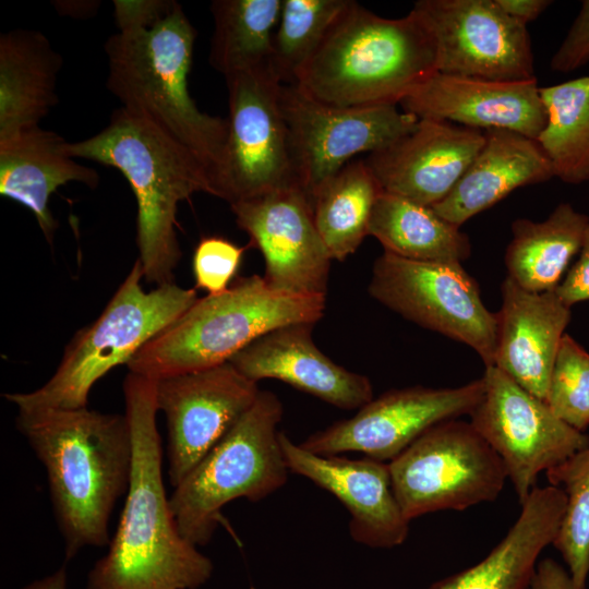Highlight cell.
I'll use <instances>...</instances> for the list:
<instances>
[{
  "label": "cell",
  "mask_w": 589,
  "mask_h": 589,
  "mask_svg": "<svg viewBox=\"0 0 589 589\" xmlns=\"http://www.w3.org/2000/svg\"><path fill=\"white\" fill-rule=\"evenodd\" d=\"M132 473L108 552L88 573L86 589H197L213 562L179 531L163 478L156 381L129 372L123 382Z\"/></svg>",
  "instance_id": "1"
},
{
  "label": "cell",
  "mask_w": 589,
  "mask_h": 589,
  "mask_svg": "<svg viewBox=\"0 0 589 589\" xmlns=\"http://www.w3.org/2000/svg\"><path fill=\"white\" fill-rule=\"evenodd\" d=\"M16 428L41 462L65 560L110 543L109 521L129 490L133 443L125 413L20 409Z\"/></svg>",
  "instance_id": "2"
},
{
  "label": "cell",
  "mask_w": 589,
  "mask_h": 589,
  "mask_svg": "<svg viewBox=\"0 0 589 589\" xmlns=\"http://www.w3.org/2000/svg\"><path fill=\"white\" fill-rule=\"evenodd\" d=\"M196 31L181 4L164 0L118 27L105 44L107 88L121 107L189 149L208 172L213 196L228 135L227 118L201 111L188 88Z\"/></svg>",
  "instance_id": "3"
},
{
  "label": "cell",
  "mask_w": 589,
  "mask_h": 589,
  "mask_svg": "<svg viewBox=\"0 0 589 589\" xmlns=\"http://www.w3.org/2000/svg\"><path fill=\"white\" fill-rule=\"evenodd\" d=\"M73 158L118 169L136 201V245L143 279L161 286L173 283L181 259L177 238L180 202L197 192L213 194L203 164L184 146L145 118L120 107L97 134L69 142Z\"/></svg>",
  "instance_id": "4"
},
{
  "label": "cell",
  "mask_w": 589,
  "mask_h": 589,
  "mask_svg": "<svg viewBox=\"0 0 589 589\" xmlns=\"http://www.w3.org/2000/svg\"><path fill=\"white\" fill-rule=\"evenodd\" d=\"M435 72L433 38L412 10L386 19L351 1L293 85L337 107L398 105Z\"/></svg>",
  "instance_id": "5"
},
{
  "label": "cell",
  "mask_w": 589,
  "mask_h": 589,
  "mask_svg": "<svg viewBox=\"0 0 589 589\" xmlns=\"http://www.w3.org/2000/svg\"><path fill=\"white\" fill-rule=\"evenodd\" d=\"M325 306V296L281 293L263 276L239 277L226 291L197 299L127 365L155 381L214 368L280 326L315 324Z\"/></svg>",
  "instance_id": "6"
},
{
  "label": "cell",
  "mask_w": 589,
  "mask_h": 589,
  "mask_svg": "<svg viewBox=\"0 0 589 589\" xmlns=\"http://www.w3.org/2000/svg\"><path fill=\"white\" fill-rule=\"evenodd\" d=\"M136 259L101 314L67 345L53 375L28 393L3 397L20 409L87 407L91 389L120 364H128L152 338L177 321L199 298L194 288L175 283L146 291Z\"/></svg>",
  "instance_id": "7"
},
{
  "label": "cell",
  "mask_w": 589,
  "mask_h": 589,
  "mask_svg": "<svg viewBox=\"0 0 589 589\" xmlns=\"http://www.w3.org/2000/svg\"><path fill=\"white\" fill-rule=\"evenodd\" d=\"M283 412L279 398L261 389L237 423L173 488L170 508L188 541L207 544L229 502H259L286 484L290 471L278 431Z\"/></svg>",
  "instance_id": "8"
},
{
  "label": "cell",
  "mask_w": 589,
  "mask_h": 589,
  "mask_svg": "<svg viewBox=\"0 0 589 589\" xmlns=\"http://www.w3.org/2000/svg\"><path fill=\"white\" fill-rule=\"evenodd\" d=\"M388 466L395 496L410 521L492 502L508 479L497 454L470 421L459 419L433 425Z\"/></svg>",
  "instance_id": "9"
},
{
  "label": "cell",
  "mask_w": 589,
  "mask_h": 589,
  "mask_svg": "<svg viewBox=\"0 0 589 589\" xmlns=\"http://www.w3.org/2000/svg\"><path fill=\"white\" fill-rule=\"evenodd\" d=\"M369 293L408 321L472 348L485 366L494 364L497 312L484 305L478 283L460 263L383 252L374 261Z\"/></svg>",
  "instance_id": "10"
},
{
  "label": "cell",
  "mask_w": 589,
  "mask_h": 589,
  "mask_svg": "<svg viewBox=\"0 0 589 589\" xmlns=\"http://www.w3.org/2000/svg\"><path fill=\"white\" fill-rule=\"evenodd\" d=\"M228 135L214 196L230 204L299 188L292 167L280 86L271 68L225 76Z\"/></svg>",
  "instance_id": "11"
},
{
  "label": "cell",
  "mask_w": 589,
  "mask_h": 589,
  "mask_svg": "<svg viewBox=\"0 0 589 589\" xmlns=\"http://www.w3.org/2000/svg\"><path fill=\"white\" fill-rule=\"evenodd\" d=\"M280 104L296 182L312 205L318 190L353 156L389 146L410 132L419 120L398 105H327L309 97L296 85L281 84Z\"/></svg>",
  "instance_id": "12"
},
{
  "label": "cell",
  "mask_w": 589,
  "mask_h": 589,
  "mask_svg": "<svg viewBox=\"0 0 589 589\" xmlns=\"http://www.w3.org/2000/svg\"><path fill=\"white\" fill-rule=\"evenodd\" d=\"M484 393L470 422L501 458L519 503L538 476L589 446V435L561 420L549 405L495 365L485 366Z\"/></svg>",
  "instance_id": "13"
},
{
  "label": "cell",
  "mask_w": 589,
  "mask_h": 589,
  "mask_svg": "<svg viewBox=\"0 0 589 589\" xmlns=\"http://www.w3.org/2000/svg\"><path fill=\"white\" fill-rule=\"evenodd\" d=\"M412 11L433 38L436 72L493 81L536 79L527 26L495 0H419Z\"/></svg>",
  "instance_id": "14"
},
{
  "label": "cell",
  "mask_w": 589,
  "mask_h": 589,
  "mask_svg": "<svg viewBox=\"0 0 589 589\" xmlns=\"http://www.w3.org/2000/svg\"><path fill=\"white\" fill-rule=\"evenodd\" d=\"M484 393L479 378L462 386H412L387 390L354 416L309 435L300 445L314 454L362 453L389 462L433 425L473 411Z\"/></svg>",
  "instance_id": "15"
},
{
  "label": "cell",
  "mask_w": 589,
  "mask_h": 589,
  "mask_svg": "<svg viewBox=\"0 0 589 589\" xmlns=\"http://www.w3.org/2000/svg\"><path fill=\"white\" fill-rule=\"evenodd\" d=\"M260 390L230 362L156 381V405L167 424V473L172 488L237 423Z\"/></svg>",
  "instance_id": "16"
},
{
  "label": "cell",
  "mask_w": 589,
  "mask_h": 589,
  "mask_svg": "<svg viewBox=\"0 0 589 589\" xmlns=\"http://www.w3.org/2000/svg\"><path fill=\"white\" fill-rule=\"evenodd\" d=\"M236 223L261 251L266 284L294 296H325L333 261L316 229L313 205L300 188L230 204Z\"/></svg>",
  "instance_id": "17"
},
{
  "label": "cell",
  "mask_w": 589,
  "mask_h": 589,
  "mask_svg": "<svg viewBox=\"0 0 589 589\" xmlns=\"http://www.w3.org/2000/svg\"><path fill=\"white\" fill-rule=\"evenodd\" d=\"M279 438L289 471L329 492L348 510L349 532L356 542L392 549L406 541L410 520L395 496L388 462L317 455L283 432Z\"/></svg>",
  "instance_id": "18"
},
{
  "label": "cell",
  "mask_w": 589,
  "mask_h": 589,
  "mask_svg": "<svg viewBox=\"0 0 589 589\" xmlns=\"http://www.w3.org/2000/svg\"><path fill=\"white\" fill-rule=\"evenodd\" d=\"M484 142V132L443 120L416 127L364 160L383 192L433 207L455 188Z\"/></svg>",
  "instance_id": "19"
},
{
  "label": "cell",
  "mask_w": 589,
  "mask_h": 589,
  "mask_svg": "<svg viewBox=\"0 0 589 589\" xmlns=\"http://www.w3.org/2000/svg\"><path fill=\"white\" fill-rule=\"evenodd\" d=\"M398 106L418 119L481 131L505 129L533 140L546 122L537 79L493 81L435 72L414 85Z\"/></svg>",
  "instance_id": "20"
},
{
  "label": "cell",
  "mask_w": 589,
  "mask_h": 589,
  "mask_svg": "<svg viewBox=\"0 0 589 589\" xmlns=\"http://www.w3.org/2000/svg\"><path fill=\"white\" fill-rule=\"evenodd\" d=\"M314 324L280 326L230 359L247 378H274L339 409H359L373 398L371 381L329 359L315 345Z\"/></svg>",
  "instance_id": "21"
},
{
  "label": "cell",
  "mask_w": 589,
  "mask_h": 589,
  "mask_svg": "<svg viewBox=\"0 0 589 589\" xmlns=\"http://www.w3.org/2000/svg\"><path fill=\"white\" fill-rule=\"evenodd\" d=\"M501 291L493 365L544 400L570 306L555 291H528L508 277Z\"/></svg>",
  "instance_id": "22"
},
{
  "label": "cell",
  "mask_w": 589,
  "mask_h": 589,
  "mask_svg": "<svg viewBox=\"0 0 589 589\" xmlns=\"http://www.w3.org/2000/svg\"><path fill=\"white\" fill-rule=\"evenodd\" d=\"M484 142L452 192L432 208L461 227L514 190L554 177L552 165L537 142L518 132L489 129Z\"/></svg>",
  "instance_id": "23"
},
{
  "label": "cell",
  "mask_w": 589,
  "mask_h": 589,
  "mask_svg": "<svg viewBox=\"0 0 589 589\" xmlns=\"http://www.w3.org/2000/svg\"><path fill=\"white\" fill-rule=\"evenodd\" d=\"M68 143L40 125L0 140V194L28 208L50 243L58 226L49 207L52 193L69 182L99 184L93 168L70 156Z\"/></svg>",
  "instance_id": "24"
},
{
  "label": "cell",
  "mask_w": 589,
  "mask_h": 589,
  "mask_svg": "<svg viewBox=\"0 0 589 589\" xmlns=\"http://www.w3.org/2000/svg\"><path fill=\"white\" fill-rule=\"evenodd\" d=\"M501 542L478 564L445 577L429 589H528L541 552L561 527L565 493L557 486H536Z\"/></svg>",
  "instance_id": "25"
},
{
  "label": "cell",
  "mask_w": 589,
  "mask_h": 589,
  "mask_svg": "<svg viewBox=\"0 0 589 589\" xmlns=\"http://www.w3.org/2000/svg\"><path fill=\"white\" fill-rule=\"evenodd\" d=\"M61 56L34 29L0 35V140L39 127L57 105Z\"/></svg>",
  "instance_id": "26"
},
{
  "label": "cell",
  "mask_w": 589,
  "mask_h": 589,
  "mask_svg": "<svg viewBox=\"0 0 589 589\" xmlns=\"http://www.w3.org/2000/svg\"><path fill=\"white\" fill-rule=\"evenodd\" d=\"M588 224L589 216L569 203L558 204L542 221L514 220L504 255L506 277L528 291H555L581 249Z\"/></svg>",
  "instance_id": "27"
},
{
  "label": "cell",
  "mask_w": 589,
  "mask_h": 589,
  "mask_svg": "<svg viewBox=\"0 0 589 589\" xmlns=\"http://www.w3.org/2000/svg\"><path fill=\"white\" fill-rule=\"evenodd\" d=\"M369 236L384 252L420 262L462 263L471 255L469 237L432 207L383 192L377 199Z\"/></svg>",
  "instance_id": "28"
},
{
  "label": "cell",
  "mask_w": 589,
  "mask_h": 589,
  "mask_svg": "<svg viewBox=\"0 0 589 589\" xmlns=\"http://www.w3.org/2000/svg\"><path fill=\"white\" fill-rule=\"evenodd\" d=\"M283 0H215L211 65L224 76L272 69L273 40Z\"/></svg>",
  "instance_id": "29"
},
{
  "label": "cell",
  "mask_w": 589,
  "mask_h": 589,
  "mask_svg": "<svg viewBox=\"0 0 589 589\" xmlns=\"http://www.w3.org/2000/svg\"><path fill=\"white\" fill-rule=\"evenodd\" d=\"M382 193L364 160L350 161L318 190L313 199V217L332 260H346L369 236L371 216Z\"/></svg>",
  "instance_id": "30"
},
{
  "label": "cell",
  "mask_w": 589,
  "mask_h": 589,
  "mask_svg": "<svg viewBox=\"0 0 589 589\" xmlns=\"http://www.w3.org/2000/svg\"><path fill=\"white\" fill-rule=\"evenodd\" d=\"M546 122L537 142L554 177L565 183L589 181V75L540 87Z\"/></svg>",
  "instance_id": "31"
},
{
  "label": "cell",
  "mask_w": 589,
  "mask_h": 589,
  "mask_svg": "<svg viewBox=\"0 0 589 589\" xmlns=\"http://www.w3.org/2000/svg\"><path fill=\"white\" fill-rule=\"evenodd\" d=\"M352 0H283L273 40L272 70L293 85Z\"/></svg>",
  "instance_id": "32"
},
{
  "label": "cell",
  "mask_w": 589,
  "mask_h": 589,
  "mask_svg": "<svg viewBox=\"0 0 589 589\" xmlns=\"http://www.w3.org/2000/svg\"><path fill=\"white\" fill-rule=\"evenodd\" d=\"M566 496V507L552 545L568 567L575 589H586L589 575V446L545 472Z\"/></svg>",
  "instance_id": "33"
},
{
  "label": "cell",
  "mask_w": 589,
  "mask_h": 589,
  "mask_svg": "<svg viewBox=\"0 0 589 589\" xmlns=\"http://www.w3.org/2000/svg\"><path fill=\"white\" fill-rule=\"evenodd\" d=\"M544 401L574 429L589 426V352L568 334L561 340Z\"/></svg>",
  "instance_id": "34"
},
{
  "label": "cell",
  "mask_w": 589,
  "mask_h": 589,
  "mask_svg": "<svg viewBox=\"0 0 589 589\" xmlns=\"http://www.w3.org/2000/svg\"><path fill=\"white\" fill-rule=\"evenodd\" d=\"M249 248L239 247L221 237H204L195 247L192 260L195 288L215 296L226 291L232 284L244 251Z\"/></svg>",
  "instance_id": "35"
},
{
  "label": "cell",
  "mask_w": 589,
  "mask_h": 589,
  "mask_svg": "<svg viewBox=\"0 0 589 589\" xmlns=\"http://www.w3.org/2000/svg\"><path fill=\"white\" fill-rule=\"evenodd\" d=\"M589 62V0L581 2L580 10L567 35L551 59L550 67L556 72H572Z\"/></svg>",
  "instance_id": "36"
},
{
  "label": "cell",
  "mask_w": 589,
  "mask_h": 589,
  "mask_svg": "<svg viewBox=\"0 0 589 589\" xmlns=\"http://www.w3.org/2000/svg\"><path fill=\"white\" fill-rule=\"evenodd\" d=\"M558 298L568 306L589 301V224L579 256L555 289Z\"/></svg>",
  "instance_id": "37"
},
{
  "label": "cell",
  "mask_w": 589,
  "mask_h": 589,
  "mask_svg": "<svg viewBox=\"0 0 589 589\" xmlns=\"http://www.w3.org/2000/svg\"><path fill=\"white\" fill-rule=\"evenodd\" d=\"M528 589H575L570 575L552 558L538 562Z\"/></svg>",
  "instance_id": "38"
},
{
  "label": "cell",
  "mask_w": 589,
  "mask_h": 589,
  "mask_svg": "<svg viewBox=\"0 0 589 589\" xmlns=\"http://www.w3.org/2000/svg\"><path fill=\"white\" fill-rule=\"evenodd\" d=\"M500 8L513 20L527 26L537 20L552 3L549 0H495Z\"/></svg>",
  "instance_id": "39"
},
{
  "label": "cell",
  "mask_w": 589,
  "mask_h": 589,
  "mask_svg": "<svg viewBox=\"0 0 589 589\" xmlns=\"http://www.w3.org/2000/svg\"><path fill=\"white\" fill-rule=\"evenodd\" d=\"M22 589H68L67 568L61 566L53 573L27 584Z\"/></svg>",
  "instance_id": "40"
}]
</instances>
